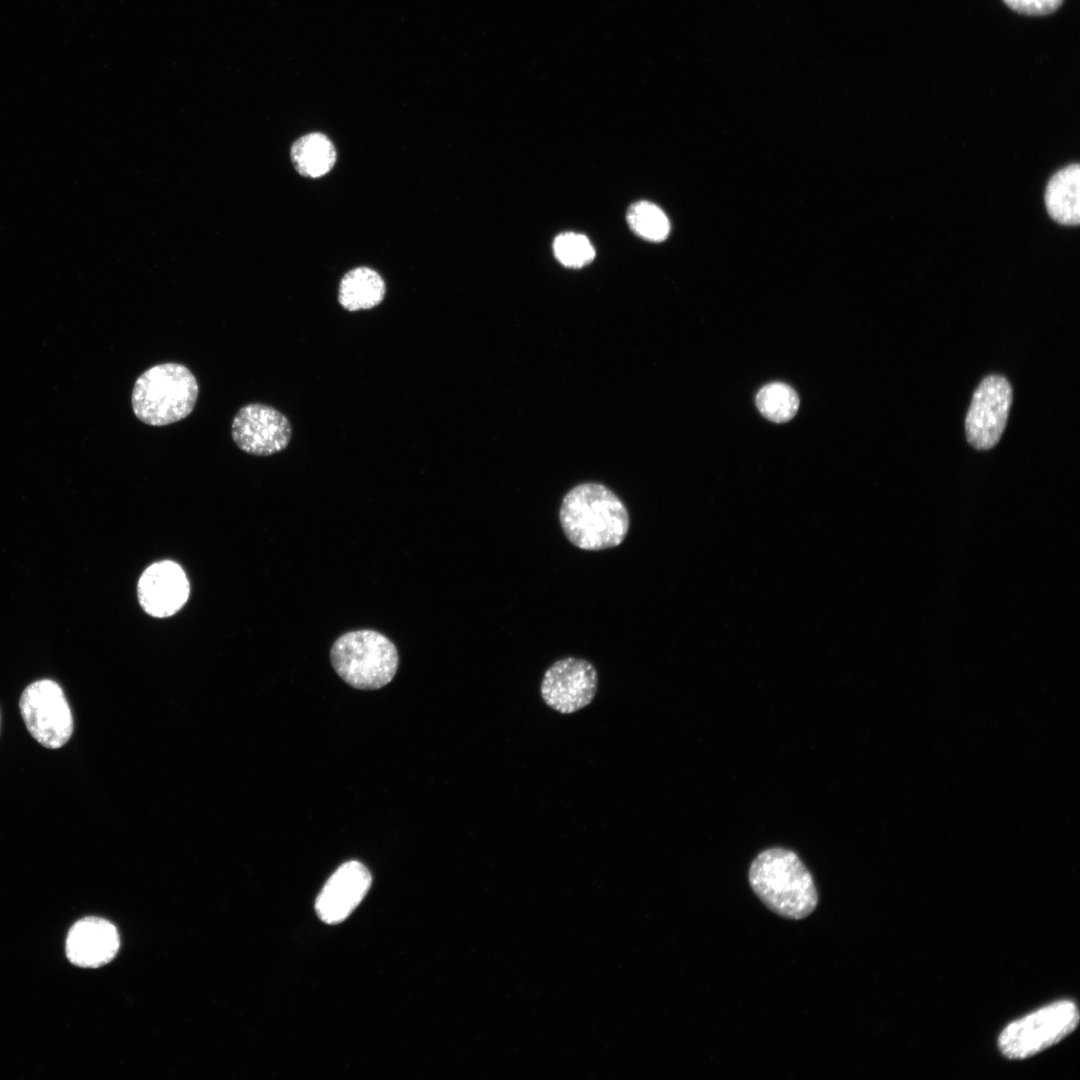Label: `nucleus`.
Returning a JSON list of instances; mask_svg holds the SVG:
<instances>
[{"instance_id": "obj_1", "label": "nucleus", "mask_w": 1080, "mask_h": 1080, "mask_svg": "<svg viewBox=\"0 0 1080 1080\" xmlns=\"http://www.w3.org/2000/svg\"><path fill=\"white\" fill-rule=\"evenodd\" d=\"M559 519L567 539L590 551L620 545L630 526L620 498L606 486L590 482L575 486L564 496Z\"/></svg>"}, {"instance_id": "obj_2", "label": "nucleus", "mask_w": 1080, "mask_h": 1080, "mask_svg": "<svg viewBox=\"0 0 1080 1080\" xmlns=\"http://www.w3.org/2000/svg\"><path fill=\"white\" fill-rule=\"evenodd\" d=\"M748 878L756 896L781 917L803 919L818 904L813 877L791 850L773 847L762 851L752 861Z\"/></svg>"}, {"instance_id": "obj_3", "label": "nucleus", "mask_w": 1080, "mask_h": 1080, "mask_svg": "<svg viewBox=\"0 0 1080 1080\" xmlns=\"http://www.w3.org/2000/svg\"><path fill=\"white\" fill-rule=\"evenodd\" d=\"M198 393V382L189 368L180 363H161L144 371L135 381L132 409L141 422L165 426L189 416Z\"/></svg>"}, {"instance_id": "obj_4", "label": "nucleus", "mask_w": 1080, "mask_h": 1080, "mask_svg": "<svg viewBox=\"0 0 1080 1080\" xmlns=\"http://www.w3.org/2000/svg\"><path fill=\"white\" fill-rule=\"evenodd\" d=\"M330 660L339 677L360 690L387 685L399 664L394 643L369 629L349 631L337 638L330 650Z\"/></svg>"}, {"instance_id": "obj_5", "label": "nucleus", "mask_w": 1080, "mask_h": 1080, "mask_svg": "<svg viewBox=\"0 0 1080 1080\" xmlns=\"http://www.w3.org/2000/svg\"><path fill=\"white\" fill-rule=\"evenodd\" d=\"M1079 1018L1072 1001L1054 1002L1010 1023L999 1036V1050L1013 1060L1034 1056L1071 1034Z\"/></svg>"}, {"instance_id": "obj_6", "label": "nucleus", "mask_w": 1080, "mask_h": 1080, "mask_svg": "<svg viewBox=\"0 0 1080 1080\" xmlns=\"http://www.w3.org/2000/svg\"><path fill=\"white\" fill-rule=\"evenodd\" d=\"M19 709L31 736L42 746L58 749L73 732L72 712L62 688L53 680L31 683L23 691Z\"/></svg>"}, {"instance_id": "obj_7", "label": "nucleus", "mask_w": 1080, "mask_h": 1080, "mask_svg": "<svg viewBox=\"0 0 1080 1080\" xmlns=\"http://www.w3.org/2000/svg\"><path fill=\"white\" fill-rule=\"evenodd\" d=\"M1011 403L1012 388L1004 376L993 374L980 382L965 419L967 441L974 448L987 450L998 443Z\"/></svg>"}, {"instance_id": "obj_8", "label": "nucleus", "mask_w": 1080, "mask_h": 1080, "mask_svg": "<svg viewBox=\"0 0 1080 1080\" xmlns=\"http://www.w3.org/2000/svg\"><path fill=\"white\" fill-rule=\"evenodd\" d=\"M598 688L594 665L581 658L567 657L554 662L544 673L540 693L547 706L561 714H571L588 706Z\"/></svg>"}, {"instance_id": "obj_9", "label": "nucleus", "mask_w": 1080, "mask_h": 1080, "mask_svg": "<svg viewBox=\"0 0 1080 1080\" xmlns=\"http://www.w3.org/2000/svg\"><path fill=\"white\" fill-rule=\"evenodd\" d=\"M231 434L242 451L256 456H269L284 450L292 436L288 418L266 404L250 403L235 414Z\"/></svg>"}, {"instance_id": "obj_10", "label": "nucleus", "mask_w": 1080, "mask_h": 1080, "mask_svg": "<svg viewBox=\"0 0 1080 1080\" xmlns=\"http://www.w3.org/2000/svg\"><path fill=\"white\" fill-rule=\"evenodd\" d=\"M371 883V874L362 863H343L319 893L315 902L317 915L327 924L344 921L365 897Z\"/></svg>"}, {"instance_id": "obj_11", "label": "nucleus", "mask_w": 1080, "mask_h": 1080, "mask_svg": "<svg viewBox=\"0 0 1080 1080\" xmlns=\"http://www.w3.org/2000/svg\"><path fill=\"white\" fill-rule=\"evenodd\" d=\"M138 598L144 611L154 617L178 612L189 596V582L183 569L165 560L150 565L138 582Z\"/></svg>"}, {"instance_id": "obj_12", "label": "nucleus", "mask_w": 1080, "mask_h": 1080, "mask_svg": "<svg viewBox=\"0 0 1080 1080\" xmlns=\"http://www.w3.org/2000/svg\"><path fill=\"white\" fill-rule=\"evenodd\" d=\"M119 945V935L112 923L98 917H87L72 926L65 949L67 958L74 965L97 968L115 957Z\"/></svg>"}, {"instance_id": "obj_13", "label": "nucleus", "mask_w": 1080, "mask_h": 1080, "mask_svg": "<svg viewBox=\"0 0 1080 1080\" xmlns=\"http://www.w3.org/2000/svg\"><path fill=\"white\" fill-rule=\"evenodd\" d=\"M1080 167L1069 165L1052 176L1045 192L1049 215L1064 225L1079 224Z\"/></svg>"}, {"instance_id": "obj_14", "label": "nucleus", "mask_w": 1080, "mask_h": 1080, "mask_svg": "<svg viewBox=\"0 0 1080 1080\" xmlns=\"http://www.w3.org/2000/svg\"><path fill=\"white\" fill-rule=\"evenodd\" d=\"M386 293L381 275L367 266L349 270L341 279L338 302L347 311L372 309L379 305Z\"/></svg>"}, {"instance_id": "obj_15", "label": "nucleus", "mask_w": 1080, "mask_h": 1080, "mask_svg": "<svg viewBox=\"0 0 1080 1080\" xmlns=\"http://www.w3.org/2000/svg\"><path fill=\"white\" fill-rule=\"evenodd\" d=\"M290 157L300 175L319 178L333 168L337 153L334 144L325 134L311 132L293 143Z\"/></svg>"}, {"instance_id": "obj_16", "label": "nucleus", "mask_w": 1080, "mask_h": 1080, "mask_svg": "<svg viewBox=\"0 0 1080 1080\" xmlns=\"http://www.w3.org/2000/svg\"><path fill=\"white\" fill-rule=\"evenodd\" d=\"M756 406L770 421L783 423L791 420L799 407V398L792 387L784 383L763 386L756 395Z\"/></svg>"}, {"instance_id": "obj_17", "label": "nucleus", "mask_w": 1080, "mask_h": 1080, "mask_svg": "<svg viewBox=\"0 0 1080 1080\" xmlns=\"http://www.w3.org/2000/svg\"><path fill=\"white\" fill-rule=\"evenodd\" d=\"M626 218L631 230L646 240L662 241L669 234L670 223L667 216L651 202L639 201L632 204Z\"/></svg>"}, {"instance_id": "obj_18", "label": "nucleus", "mask_w": 1080, "mask_h": 1080, "mask_svg": "<svg viewBox=\"0 0 1080 1080\" xmlns=\"http://www.w3.org/2000/svg\"><path fill=\"white\" fill-rule=\"evenodd\" d=\"M553 251L557 260L569 268H581L595 257V250L589 239L574 232L559 234L554 239Z\"/></svg>"}, {"instance_id": "obj_19", "label": "nucleus", "mask_w": 1080, "mask_h": 1080, "mask_svg": "<svg viewBox=\"0 0 1080 1080\" xmlns=\"http://www.w3.org/2000/svg\"><path fill=\"white\" fill-rule=\"evenodd\" d=\"M1004 2L1020 14L1041 16L1056 11L1063 0H1004Z\"/></svg>"}]
</instances>
